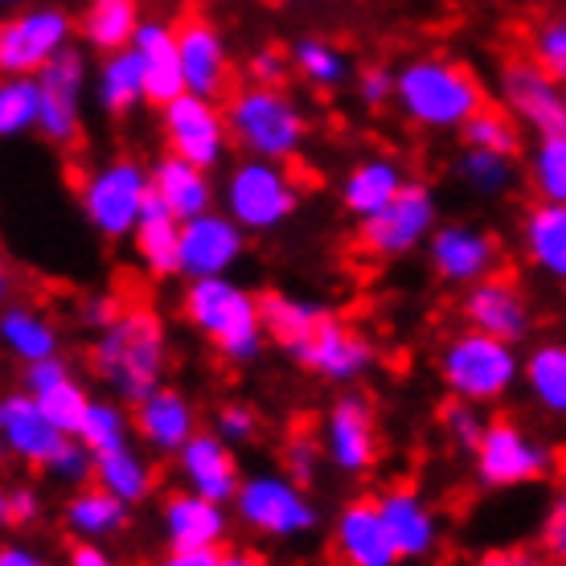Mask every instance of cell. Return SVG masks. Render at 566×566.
<instances>
[{"label":"cell","instance_id":"1","mask_svg":"<svg viewBox=\"0 0 566 566\" xmlns=\"http://www.w3.org/2000/svg\"><path fill=\"white\" fill-rule=\"evenodd\" d=\"M169 366V333L148 304H128L91 345V369L115 398L140 402L160 390Z\"/></svg>","mask_w":566,"mask_h":566},{"label":"cell","instance_id":"2","mask_svg":"<svg viewBox=\"0 0 566 566\" xmlns=\"http://www.w3.org/2000/svg\"><path fill=\"white\" fill-rule=\"evenodd\" d=\"M395 99L411 124L431 132L464 128L472 115L489 107L481 78L452 57H415L411 66H402L395 78Z\"/></svg>","mask_w":566,"mask_h":566},{"label":"cell","instance_id":"3","mask_svg":"<svg viewBox=\"0 0 566 566\" xmlns=\"http://www.w3.org/2000/svg\"><path fill=\"white\" fill-rule=\"evenodd\" d=\"M185 321L198 328L227 361H251L263 349V308L259 296L242 292L239 283L227 275H210V280H193L185 287L181 300Z\"/></svg>","mask_w":566,"mask_h":566},{"label":"cell","instance_id":"4","mask_svg":"<svg viewBox=\"0 0 566 566\" xmlns=\"http://www.w3.org/2000/svg\"><path fill=\"white\" fill-rule=\"evenodd\" d=\"M230 140L259 160H292L304 140V115L280 86L247 83L227 99Z\"/></svg>","mask_w":566,"mask_h":566},{"label":"cell","instance_id":"5","mask_svg":"<svg viewBox=\"0 0 566 566\" xmlns=\"http://www.w3.org/2000/svg\"><path fill=\"white\" fill-rule=\"evenodd\" d=\"M525 361H517L510 340L489 337V333H476V328H464L455 333L443 354H439V378L452 390L455 398L464 402H496L513 386V378L522 374Z\"/></svg>","mask_w":566,"mask_h":566},{"label":"cell","instance_id":"6","mask_svg":"<svg viewBox=\"0 0 566 566\" xmlns=\"http://www.w3.org/2000/svg\"><path fill=\"white\" fill-rule=\"evenodd\" d=\"M153 198V177L144 172V165H136L132 156L107 160L86 177L83 193V213L86 222L99 230L103 239H124L136 230L144 206Z\"/></svg>","mask_w":566,"mask_h":566},{"label":"cell","instance_id":"7","mask_svg":"<svg viewBox=\"0 0 566 566\" xmlns=\"http://www.w3.org/2000/svg\"><path fill=\"white\" fill-rule=\"evenodd\" d=\"M300 206L296 177L280 160H242L227 177V213L242 230H275Z\"/></svg>","mask_w":566,"mask_h":566},{"label":"cell","instance_id":"8","mask_svg":"<svg viewBox=\"0 0 566 566\" xmlns=\"http://www.w3.org/2000/svg\"><path fill=\"white\" fill-rule=\"evenodd\" d=\"M472 464H476V481L484 489H517V484L551 476L554 452L542 448L517 419H493L472 452Z\"/></svg>","mask_w":566,"mask_h":566},{"label":"cell","instance_id":"9","mask_svg":"<svg viewBox=\"0 0 566 566\" xmlns=\"http://www.w3.org/2000/svg\"><path fill=\"white\" fill-rule=\"evenodd\" d=\"M501 107L538 136L566 132V86L554 83L522 50L501 57Z\"/></svg>","mask_w":566,"mask_h":566},{"label":"cell","instance_id":"10","mask_svg":"<svg viewBox=\"0 0 566 566\" xmlns=\"http://www.w3.org/2000/svg\"><path fill=\"white\" fill-rule=\"evenodd\" d=\"M436 230V198L427 185H407L386 210L361 218L357 227V251L366 259H398L415 251Z\"/></svg>","mask_w":566,"mask_h":566},{"label":"cell","instance_id":"11","mask_svg":"<svg viewBox=\"0 0 566 566\" xmlns=\"http://www.w3.org/2000/svg\"><path fill=\"white\" fill-rule=\"evenodd\" d=\"M239 522L268 534V538H300L316 525V510L308 505L304 484L292 476H251L234 496Z\"/></svg>","mask_w":566,"mask_h":566},{"label":"cell","instance_id":"12","mask_svg":"<svg viewBox=\"0 0 566 566\" xmlns=\"http://www.w3.org/2000/svg\"><path fill=\"white\" fill-rule=\"evenodd\" d=\"M172 33H177V50H181L189 95H201V99H213V103L230 99L239 86H234L227 45H222V38H218V29L210 25V17L189 4V9L177 13Z\"/></svg>","mask_w":566,"mask_h":566},{"label":"cell","instance_id":"13","mask_svg":"<svg viewBox=\"0 0 566 566\" xmlns=\"http://www.w3.org/2000/svg\"><path fill=\"white\" fill-rule=\"evenodd\" d=\"M160 115H165V140H169L172 156H185L189 165H198L206 172L227 156V144H230L227 107H218L213 99H201V95L185 91L181 99L160 107Z\"/></svg>","mask_w":566,"mask_h":566},{"label":"cell","instance_id":"14","mask_svg":"<svg viewBox=\"0 0 566 566\" xmlns=\"http://www.w3.org/2000/svg\"><path fill=\"white\" fill-rule=\"evenodd\" d=\"M71 38V17L62 9H29L0 29V66L4 74H42Z\"/></svg>","mask_w":566,"mask_h":566},{"label":"cell","instance_id":"15","mask_svg":"<svg viewBox=\"0 0 566 566\" xmlns=\"http://www.w3.org/2000/svg\"><path fill=\"white\" fill-rule=\"evenodd\" d=\"M292 357L304 369L328 378V382H354V378H361L374 366V345H369L366 333H357L340 316L325 312V321L300 340L296 349H292Z\"/></svg>","mask_w":566,"mask_h":566},{"label":"cell","instance_id":"16","mask_svg":"<svg viewBox=\"0 0 566 566\" xmlns=\"http://www.w3.org/2000/svg\"><path fill=\"white\" fill-rule=\"evenodd\" d=\"M460 312H464L468 328L510 340V345H517V340L530 333V325H534L530 296H525L522 283L513 280L510 271H493V275H484L481 283H472L464 292Z\"/></svg>","mask_w":566,"mask_h":566},{"label":"cell","instance_id":"17","mask_svg":"<svg viewBox=\"0 0 566 566\" xmlns=\"http://www.w3.org/2000/svg\"><path fill=\"white\" fill-rule=\"evenodd\" d=\"M333 563L337 566H398L402 554H398L395 538L382 522V505L378 496H357L349 501L337 517V530H333Z\"/></svg>","mask_w":566,"mask_h":566},{"label":"cell","instance_id":"18","mask_svg":"<svg viewBox=\"0 0 566 566\" xmlns=\"http://www.w3.org/2000/svg\"><path fill=\"white\" fill-rule=\"evenodd\" d=\"M0 431H4V448L29 468H50L57 460V452L66 448V439H71L29 390L4 395V402H0Z\"/></svg>","mask_w":566,"mask_h":566},{"label":"cell","instance_id":"19","mask_svg":"<svg viewBox=\"0 0 566 566\" xmlns=\"http://www.w3.org/2000/svg\"><path fill=\"white\" fill-rule=\"evenodd\" d=\"M325 452L340 472H369L378 460V423L366 395H345L333 402L325 419Z\"/></svg>","mask_w":566,"mask_h":566},{"label":"cell","instance_id":"20","mask_svg":"<svg viewBox=\"0 0 566 566\" xmlns=\"http://www.w3.org/2000/svg\"><path fill=\"white\" fill-rule=\"evenodd\" d=\"M242 227L230 213H201L181 227V275L210 280L239 263Z\"/></svg>","mask_w":566,"mask_h":566},{"label":"cell","instance_id":"21","mask_svg":"<svg viewBox=\"0 0 566 566\" xmlns=\"http://www.w3.org/2000/svg\"><path fill=\"white\" fill-rule=\"evenodd\" d=\"M42 136L57 148H71L78 140V91H83V57L78 50H62V54L42 71Z\"/></svg>","mask_w":566,"mask_h":566},{"label":"cell","instance_id":"22","mask_svg":"<svg viewBox=\"0 0 566 566\" xmlns=\"http://www.w3.org/2000/svg\"><path fill=\"white\" fill-rule=\"evenodd\" d=\"M177 472H181V481L189 493L206 496V501H218V505L234 501L242 489L239 460H234V452H230V443L222 436H201L198 431V436L177 452Z\"/></svg>","mask_w":566,"mask_h":566},{"label":"cell","instance_id":"23","mask_svg":"<svg viewBox=\"0 0 566 566\" xmlns=\"http://www.w3.org/2000/svg\"><path fill=\"white\" fill-rule=\"evenodd\" d=\"M496 259H501V247L489 230L476 227H443L436 230L431 239V268H436L439 280L448 283H481L484 275L496 271Z\"/></svg>","mask_w":566,"mask_h":566},{"label":"cell","instance_id":"24","mask_svg":"<svg viewBox=\"0 0 566 566\" xmlns=\"http://www.w3.org/2000/svg\"><path fill=\"white\" fill-rule=\"evenodd\" d=\"M382 522L402 558H427L439 546V522L415 484H390L378 493Z\"/></svg>","mask_w":566,"mask_h":566},{"label":"cell","instance_id":"25","mask_svg":"<svg viewBox=\"0 0 566 566\" xmlns=\"http://www.w3.org/2000/svg\"><path fill=\"white\" fill-rule=\"evenodd\" d=\"M132 423H136V436L148 448H156V452L165 455H177L189 439L198 436V419H193L189 398L169 390V386H160L148 398H140L136 411H132Z\"/></svg>","mask_w":566,"mask_h":566},{"label":"cell","instance_id":"26","mask_svg":"<svg viewBox=\"0 0 566 566\" xmlns=\"http://www.w3.org/2000/svg\"><path fill=\"white\" fill-rule=\"evenodd\" d=\"M136 54L144 62V95H148L153 107H169L172 99H181L185 91H189L172 25H140Z\"/></svg>","mask_w":566,"mask_h":566},{"label":"cell","instance_id":"27","mask_svg":"<svg viewBox=\"0 0 566 566\" xmlns=\"http://www.w3.org/2000/svg\"><path fill=\"white\" fill-rule=\"evenodd\" d=\"M165 538L172 551H201L227 542V510L198 493H172L165 501Z\"/></svg>","mask_w":566,"mask_h":566},{"label":"cell","instance_id":"28","mask_svg":"<svg viewBox=\"0 0 566 566\" xmlns=\"http://www.w3.org/2000/svg\"><path fill=\"white\" fill-rule=\"evenodd\" d=\"M181 218L165 206V201L148 198L140 222L132 230V242H136V259L144 263L148 275H177L181 271Z\"/></svg>","mask_w":566,"mask_h":566},{"label":"cell","instance_id":"29","mask_svg":"<svg viewBox=\"0 0 566 566\" xmlns=\"http://www.w3.org/2000/svg\"><path fill=\"white\" fill-rule=\"evenodd\" d=\"M522 242L534 268L546 271L551 280L566 283V206L534 201L522 218Z\"/></svg>","mask_w":566,"mask_h":566},{"label":"cell","instance_id":"30","mask_svg":"<svg viewBox=\"0 0 566 566\" xmlns=\"http://www.w3.org/2000/svg\"><path fill=\"white\" fill-rule=\"evenodd\" d=\"M407 189L402 169H398L390 156H369L361 165H354V172L340 185V201L354 218H374L378 210H386L390 201Z\"/></svg>","mask_w":566,"mask_h":566},{"label":"cell","instance_id":"31","mask_svg":"<svg viewBox=\"0 0 566 566\" xmlns=\"http://www.w3.org/2000/svg\"><path fill=\"white\" fill-rule=\"evenodd\" d=\"M153 193L165 201L181 222L210 213V198H213L210 181H206V169H198V165H189L185 156H172V153L165 156V160H156Z\"/></svg>","mask_w":566,"mask_h":566},{"label":"cell","instance_id":"32","mask_svg":"<svg viewBox=\"0 0 566 566\" xmlns=\"http://www.w3.org/2000/svg\"><path fill=\"white\" fill-rule=\"evenodd\" d=\"M128 510L132 505L124 496H115L112 489H103V484H91V489H78V493L71 496L66 525H71L74 538L99 542V538L119 534V530L128 525Z\"/></svg>","mask_w":566,"mask_h":566},{"label":"cell","instance_id":"33","mask_svg":"<svg viewBox=\"0 0 566 566\" xmlns=\"http://www.w3.org/2000/svg\"><path fill=\"white\" fill-rule=\"evenodd\" d=\"M554 83L566 86V13H530L517 21V45Z\"/></svg>","mask_w":566,"mask_h":566},{"label":"cell","instance_id":"34","mask_svg":"<svg viewBox=\"0 0 566 566\" xmlns=\"http://www.w3.org/2000/svg\"><path fill=\"white\" fill-rule=\"evenodd\" d=\"M83 33L95 50L119 54L140 33V0H91L83 13Z\"/></svg>","mask_w":566,"mask_h":566},{"label":"cell","instance_id":"35","mask_svg":"<svg viewBox=\"0 0 566 566\" xmlns=\"http://www.w3.org/2000/svg\"><path fill=\"white\" fill-rule=\"evenodd\" d=\"M259 308H263V328H268V337L280 340L287 354L308 337L312 328L325 321V308H321V304L283 296V292H263V296H259Z\"/></svg>","mask_w":566,"mask_h":566},{"label":"cell","instance_id":"36","mask_svg":"<svg viewBox=\"0 0 566 566\" xmlns=\"http://www.w3.org/2000/svg\"><path fill=\"white\" fill-rule=\"evenodd\" d=\"M95 484L112 489L115 496H124L128 505H136V501H144L156 489V468L124 443L115 452L95 455Z\"/></svg>","mask_w":566,"mask_h":566},{"label":"cell","instance_id":"37","mask_svg":"<svg viewBox=\"0 0 566 566\" xmlns=\"http://www.w3.org/2000/svg\"><path fill=\"white\" fill-rule=\"evenodd\" d=\"M522 378L530 386V395L538 398L542 411L566 415V345H538L534 354L525 357Z\"/></svg>","mask_w":566,"mask_h":566},{"label":"cell","instance_id":"38","mask_svg":"<svg viewBox=\"0 0 566 566\" xmlns=\"http://www.w3.org/2000/svg\"><path fill=\"white\" fill-rule=\"evenodd\" d=\"M0 333H4L9 354H13L21 366L57 357V328L50 325L45 316H38L33 308H9L4 321H0Z\"/></svg>","mask_w":566,"mask_h":566},{"label":"cell","instance_id":"39","mask_svg":"<svg viewBox=\"0 0 566 566\" xmlns=\"http://www.w3.org/2000/svg\"><path fill=\"white\" fill-rule=\"evenodd\" d=\"M99 99L112 115H124L140 99H148V95H144V62L136 50H119V54H112L103 62Z\"/></svg>","mask_w":566,"mask_h":566},{"label":"cell","instance_id":"40","mask_svg":"<svg viewBox=\"0 0 566 566\" xmlns=\"http://www.w3.org/2000/svg\"><path fill=\"white\" fill-rule=\"evenodd\" d=\"M460 132H464V148H484V153L496 156L522 153V124L505 107H496V103H489L481 115H472Z\"/></svg>","mask_w":566,"mask_h":566},{"label":"cell","instance_id":"41","mask_svg":"<svg viewBox=\"0 0 566 566\" xmlns=\"http://www.w3.org/2000/svg\"><path fill=\"white\" fill-rule=\"evenodd\" d=\"M530 185L538 201L566 206V132L538 136V148L530 156Z\"/></svg>","mask_w":566,"mask_h":566},{"label":"cell","instance_id":"42","mask_svg":"<svg viewBox=\"0 0 566 566\" xmlns=\"http://www.w3.org/2000/svg\"><path fill=\"white\" fill-rule=\"evenodd\" d=\"M42 124V83L29 74H13L0 86V132L21 136V132Z\"/></svg>","mask_w":566,"mask_h":566},{"label":"cell","instance_id":"43","mask_svg":"<svg viewBox=\"0 0 566 566\" xmlns=\"http://www.w3.org/2000/svg\"><path fill=\"white\" fill-rule=\"evenodd\" d=\"M292 62H296V71L304 74L312 86H325V91L345 83V74H349L345 54H340L333 42H325V38H304V42L296 45V54H292Z\"/></svg>","mask_w":566,"mask_h":566},{"label":"cell","instance_id":"44","mask_svg":"<svg viewBox=\"0 0 566 566\" xmlns=\"http://www.w3.org/2000/svg\"><path fill=\"white\" fill-rule=\"evenodd\" d=\"M33 398L42 402L45 415H50L66 436H78L83 423H86V415H91V398H86V390L74 382L71 374H66V378H57L54 386H45L42 395H33Z\"/></svg>","mask_w":566,"mask_h":566},{"label":"cell","instance_id":"45","mask_svg":"<svg viewBox=\"0 0 566 566\" xmlns=\"http://www.w3.org/2000/svg\"><path fill=\"white\" fill-rule=\"evenodd\" d=\"M128 427H136V423H132L115 402H91V415H86L78 439H83L95 455H103V452H115V448L128 443Z\"/></svg>","mask_w":566,"mask_h":566},{"label":"cell","instance_id":"46","mask_svg":"<svg viewBox=\"0 0 566 566\" xmlns=\"http://www.w3.org/2000/svg\"><path fill=\"white\" fill-rule=\"evenodd\" d=\"M460 177H464L476 193H501L513 185V156H496L484 148H464L460 156Z\"/></svg>","mask_w":566,"mask_h":566},{"label":"cell","instance_id":"47","mask_svg":"<svg viewBox=\"0 0 566 566\" xmlns=\"http://www.w3.org/2000/svg\"><path fill=\"white\" fill-rule=\"evenodd\" d=\"M439 419H443V431L452 436L455 448H464V452H476V443H481L484 427H489L481 419V407H476V402H464V398L448 402Z\"/></svg>","mask_w":566,"mask_h":566},{"label":"cell","instance_id":"48","mask_svg":"<svg viewBox=\"0 0 566 566\" xmlns=\"http://www.w3.org/2000/svg\"><path fill=\"white\" fill-rule=\"evenodd\" d=\"M45 472H50V476H57V481H66V484L95 481V452H91L78 436H71V439H66V448L57 452V460L45 468Z\"/></svg>","mask_w":566,"mask_h":566},{"label":"cell","instance_id":"49","mask_svg":"<svg viewBox=\"0 0 566 566\" xmlns=\"http://www.w3.org/2000/svg\"><path fill=\"white\" fill-rule=\"evenodd\" d=\"M538 546L554 566H566V484L554 493L551 513H546V522H542Z\"/></svg>","mask_w":566,"mask_h":566},{"label":"cell","instance_id":"50","mask_svg":"<svg viewBox=\"0 0 566 566\" xmlns=\"http://www.w3.org/2000/svg\"><path fill=\"white\" fill-rule=\"evenodd\" d=\"M316 455H321V443L312 431H292L287 443H283V468L296 484L312 481V468H316Z\"/></svg>","mask_w":566,"mask_h":566},{"label":"cell","instance_id":"51","mask_svg":"<svg viewBox=\"0 0 566 566\" xmlns=\"http://www.w3.org/2000/svg\"><path fill=\"white\" fill-rule=\"evenodd\" d=\"M38 513H42V496L33 493L29 484H17V489H9V493H4V501H0V517H4V525H9V530H29V525L38 522Z\"/></svg>","mask_w":566,"mask_h":566},{"label":"cell","instance_id":"52","mask_svg":"<svg viewBox=\"0 0 566 566\" xmlns=\"http://www.w3.org/2000/svg\"><path fill=\"white\" fill-rule=\"evenodd\" d=\"M259 431V419L251 407H242V402H227L222 411H218V436L227 439V443H242V439H251Z\"/></svg>","mask_w":566,"mask_h":566},{"label":"cell","instance_id":"53","mask_svg":"<svg viewBox=\"0 0 566 566\" xmlns=\"http://www.w3.org/2000/svg\"><path fill=\"white\" fill-rule=\"evenodd\" d=\"M468 566H554L542 546H496V551H484L481 558H472Z\"/></svg>","mask_w":566,"mask_h":566},{"label":"cell","instance_id":"54","mask_svg":"<svg viewBox=\"0 0 566 566\" xmlns=\"http://www.w3.org/2000/svg\"><path fill=\"white\" fill-rule=\"evenodd\" d=\"M283 78H287V57H283V50L268 45V50H259V54L251 57V83L280 86Z\"/></svg>","mask_w":566,"mask_h":566},{"label":"cell","instance_id":"55","mask_svg":"<svg viewBox=\"0 0 566 566\" xmlns=\"http://www.w3.org/2000/svg\"><path fill=\"white\" fill-rule=\"evenodd\" d=\"M128 308V304H124V300L119 296H91L83 304V312H78V321H83L86 328H95V333H103V328L112 325L115 316H119V312Z\"/></svg>","mask_w":566,"mask_h":566},{"label":"cell","instance_id":"56","mask_svg":"<svg viewBox=\"0 0 566 566\" xmlns=\"http://www.w3.org/2000/svg\"><path fill=\"white\" fill-rule=\"evenodd\" d=\"M357 95H361V103H369V107H382V103L395 95V83H390V74H386L382 66H369V71H361V78H357Z\"/></svg>","mask_w":566,"mask_h":566},{"label":"cell","instance_id":"57","mask_svg":"<svg viewBox=\"0 0 566 566\" xmlns=\"http://www.w3.org/2000/svg\"><path fill=\"white\" fill-rule=\"evenodd\" d=\"M160 566H227V551L222 546H201V551H172L160 558Z\"/></svg>","mask_w":566,"mask_h":566},{"label":"cell","instance_id":"58","mask_svg":"<svg viewBox=\"0 0 566 566\" xmlns=\"http://www.w3.org/2000/svg\"><path fill=\"white\" fill-rule=\"evenodd\" d=\"M66 566H115V563H112V554L103 551V546L78 538L71 551H66Z\"/></svg>","mask_w":566,"mask_h":566},{"label":"cell","instance_id":"59","mask_svg":"<svg viewBox=\"0 0 566 566\" xmlns=\"http://www.w3.org/2000/svg\"><path fill=\"white\" fill-rule=\"evenodd\" d=\"M0 566H50L38 551H29V546H4L0 551Z\"/></svg>","mask_w":566,"mask_h":566},{"label":"cell","instance_id":"60","mask_svg":"<svg viewBox=\"0 0 566 566\" xmlns=\"http://www.w3.org/2000/svg\"><path fill=\"white\" fill-rule=\"evenodd\" d=\"M227 566H268L255 551H227Z\"/></svg>","mask_w":566,"mask_h":566},{"label":"cell","instance_id":"61","mask_svg":"<svg viewBox=\"0 0 566 566\" xmlns=\"http://www.w3.org/2000/svg\"><path fill=\"white\" fill-rule=\"evenodd\" d=\"M268 4H287V0H268Z\"/></svg>","mask_w":566,"mask_h":566}]
</instances>
